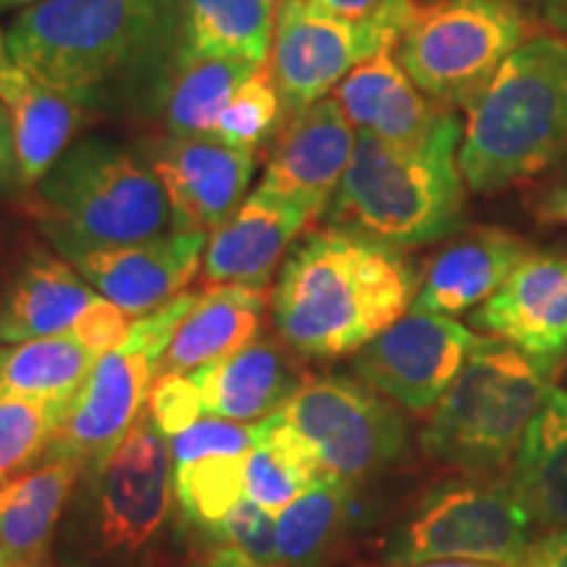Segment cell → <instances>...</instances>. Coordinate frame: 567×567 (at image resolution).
Returning a JSON list of instances; mask_svg holds the SVG:
<instances>
[{
	"label": "cell",
	"instance_id": "7",
	"mask_svg": "<svg viewBox=\"0 0 567 567\" xmlns=\"http://www.w3.org/2000/svg\"><path fill=\"white\" fill-rule=\"evenodd\" d=\"M534 32L513 0H434L417 6L394 55L425 97L467 111Z\"/></svg>",
	"mask_w": 567,
	"mask_h": 567
},
{
	"label": "cell",
	"instance_id": "1",
	"mask_svg": "<svg viewBox=\"0 0 567 567\" xmlns=\"http://www.w3.org/2000/svg\"><path fill=\"white\" fill-rule=\"evenodd\" d=\"M187 0H38L6 30L17 61L82 109L174 66Z\"/></svg>",
	"mask_w": 567,
	"mask_h": 567
},
{
	"label": "cell",
	"instance_id": "33",
	"mask_svg": "<svg viewBox=\"0 0 567 567\" xmlns=\"http://www.w3.org/2000/svg\"><path fill=\"white\" fill-rule=\"evenodd\" d=\"M247 455H208L174 467V499L197 528L221 523L245 496Z\"/></svg>",
	"mask_w": 567,
	"mask_h": 567
},
{
	"label": "cell",
	"instance_id": "36",
	"mask_svg": "<svg viewBox=\"0 0 567 567\" xmlns=\"http://www.w3.org/2000/svg\"><path fill=\"white\" fill-rule=\"evenodd\" d=\"M172 442V463L182 467L208 455H247L258 442V423H237L208 415L176 434Z\"/></svg>",
	"mask_w": 567,
	"mask_h": 567
},
{
	"label": "cell",
	"instance_id": "43",
	"mask_svg": "<svg viewBox=\"0 0 567 567\" xmlns=\"http://www.w3.org/2000/svg\"><path fill=\"white\" fill-rule=\"evenodd\" d=\"M193 567H264L258 563H252L250 557L237 551L234 547H226V544H216L208 551H203V557L197 559Z\"/></svg>",
	"mask_w": 567,
	"mask_h": 567
},
{
	"label": "cell",
	"instance_id": "20",
	"mask_svg": "<svg viewBox=\"0 0 567 567\" xmlns=\"http://www.w3.org/2000/svg\"><path fill=\"white\" fill-rule=\"evenodd\" d=\"M530 252L520 234L502 226H473L436 252L410 310L446 318L476 310Z\"/></svg>",
	"mask_w": 567,
	"mask_h": 567
},
{
	"label": "cell",
	"instance_id": "21",
	"mask_svg": "<svg viewBox=\"0 0 567 567\" xmlns=\"http://www.w3.org/2000/svg\"><path fill=\"white\" fill-rule=\"evenodd\" d=\"M0 105L9 116L19 179L38 184L80 132L84 109L9 51L0 30Z\"/></svg>",
	"mask_w": 567,
	"mask_h": 567
},
{
	"label": "cell",
	"instance_id": "47",
	"mask_svg": "<svg viewBox=\"0 0 567 567\" xmlns=\"http://www.w3.org/2000/svg\"><path fill=\"white\" fill-rule=\"evenodd\" d=\"M0 567H13V563H11L9 557H6L3 549H0Z\"/></svg>",
	"mask_w": 567,
	"mask_h": 567
},
{
	"label": "cell",
	"instance_id": "42",
	"mask_svg": "<svg viewBox=\"0 0 567 567\" xmlns=\"http://www.w3.org/2000/svg\"><path fill=\"white\" fill-rule=\"evenodd\" d=\"M17 179H19L17 147H13V134H11L9 116H6L3 105H0V187H6V184H11Z\"/></svg>",
	"mask_w": 567,
	"mask_h": 567
},
{
	"label": "cell",
	"instance_id": "44",
	"mask_svg": "<svg viewBox=\"0 0 567 567\" xmlns=\"http://www.w3.org/2000/svg\"><path fill=\"white\" fill-rule=\"evenodd\" d=\"M394 567H502L488 563H460V559H446V563H413V565H394Z\"/></svg>",
	"mask_w": 567,
	"mask_h": 567
},
{
	"label": "cell",
	"instance_id": "28",
	"mask_svg": "<svg viewBox=\"0 0 567 567\" xmlns=\"http://www.w3.org/2000/svg\"><path fill=\"white\" fill-rule=\"evenodd\" d=\"M260 66L247 61L200 59L184 51L168 69L163 113L172 137H213L218 116L234 90Z\"/></svg>",
	"mask_w": 567,
	"mask_h": 567
},
{
	"label": "cell",
	"instance_id": "26",
	"mask_svg": "<svg viewBox=\"0 0 567 567\" xmlns=\"http://www.w3.org/2000/svg\"><path fill=\"white\" fill-rule=\"evenodd\" d=\"M82 467L71 460H45L0 486V549L13 563H45Z\"/></svg>",
	"mask_w": 567,
	"mask_h": 567
},
{
	"label": "cell",
	"instance_id": "32",
	"mask_svg": "<svg viewBox=\"0 0 567 567\" xmlns=\"http://www.w3.org/2000/svg\"><path fill=\"white\" fill-rule=\"evenodd\" d=\"M69 402L0 396V486L48 457Z\"/></svg>",
	"mask_w": 567,
	"mask_h": 567
},
{
	"label": "cell",
	"instance_id": "38",
	"mask_svg": "<svg viewBox=\"0 0 567 567\" xmlns=\"http://www.w3.org/2000/svg\"><path fill=\"white\" fill-rule=\"evenodd\" d=\"M310 3L347 21H371V24L392 27L402 38L421 0H310Z\"/></svg>",
	"mask_w": 567,
	"mask_h": 567
},
{
	"label": "cell",
	"instance_id": "37",
	"mask_svg": "<svg viewBox=\"0 0 567 567\" xmlns=\"http://www.w3.org/2000/svg\"><path fill=\"white\" fill-rule=\"evenodd\" d=\"M147 413L155 421V425L174 439L189 425L203 417V396L197 389L195 379L189 373H168L158 375L155 384L147 394Z\"/></svg>",
	"mask_w": 567,
	"mask_h": 567
},
{
	"label": "cell",
	"instance_id": "22",
	"mask_svg": "<svg viewBox=\"0 0 567 567\" xmlns=\"http://www.w3.org/2000/svg\"><path fill=\"white\" fill-rule=\"evenodd\" d=\"M331 97L354 130L394 145H417L450 113L415 87L394 51H384L354 66Z\"/></svg>",
	"mask_w": 567,
	"mask_h": 567
},
{
	"label": "cell",
	"instance_id": "9",
	"mask_svg": "<svg viewBox=\"0 0 567 567\" xmlns=\"http://www.w3.org/2000/svg\"><path fill=\"white\" fill-rule=\"evenodd\" d=\"M80 526L95 557L132 559L161 534L174 505L172 442L142 410L101 463L84 467Z\"/></svg>",
	"mask_w": 567,
	"mask_h": 567
},
{
	"label": "cell",
	"instance_id": "48",
	"mask_svg": "<svg viewBox=\"0 0 567 567\" xmlns=\"http://www.w3.org/2000/svg\"><path fill=\"white\" fill-rule=\"evenodd\" d=\"M563 375L567 379V354H565V363H563Z\"/></svg>",
	"mask_w": 567,
	"mask_h": 567
},
{
	"label": "cell",
	"instance_id": "18",
	"mask_svg": "<svg viewBox=\"0 0 567 567\" xmlns=\"http://www.w3.org/2000/svg\"><path fill=\"white\" fill-rule=\"evenodd\" d=\"M358 145V130L334 97L289 113L276 137L258 187L326 216Z\"/></svg>",
	"mask_w": 567,
	"mask_h": 567
},
{
	"label": "cell",
	"instance_id": "41",
	"mask_svg": "<svg viewBox=\"0 0 567 567\" xmlns=\"http://www.w3.org/2000/svg\"><path fill=\"white\" fill-rule=\"evenodd\" d=\"M530 210L536 213V218L542 224L567 226V184H557V187L538 195Z\"/></svg>",
	"mask_w": 567,
	"mask_h": 567
},
{
	"label": "cell",
	"instance_id": "23",
	"mask_svg": "<svg viewBox=\"0 0 567 567\" xmlns=\"http://www.w3.org/2000/svg\"><path fill=\"white\" fill-rule=\"evenodd\" d=\"M203 396L205 415L260 423L287 405L302 375L276 339L258 337L243 350L189 373Z\"/></svg>",
	"mask_w": 567,
	"mask_h": 567
},
{
	"label": "cell",
	"instance_id": "49",
	"mask_svg": "<svg viewBox=\"0 0 567 567\" xmlns=\"http://www.w3.org/2000/svg\"><path fill=\"white\" fill-rule=\"evenodd\" d=\"M421 3H434V0H421Z\"/></svg>",
	"mask_w": 567,
	"mask_h": 567
},
{
	"label": "cell",
	"instance_id": "45",
	"mask_svg": "<svg viewBox=\"0 0 567 567\" xmlns=\"http://www.w3.org/2000/svg\"><path fill=\"white\" fill-rule=\"evenodd\" d=\"M30 3H38V0H0V11L13 9V6H30Z\"/></svg>",
	"mask_w": 567,
	"mask_h": 567
},
{
	"label": "cell",
	"instance_id": "35",
	"mask_svg": "<svg viewBox=\"0 0 567 567\" xmlns=\"http://www.w3.org/2000/svg\"><path fill=\"white\" fill-rule=\"evenodd\" d=\"M216 544H226L264 567H279V551H276V515L268 513L252 499H243L234 505L221 523L203 528Z\"/></svg>",
	"mask_w": 567,
	"mask_h": 567
},
{
	"label": "cell",
	"instance_id": "5",
	"mask_svg": "<svg viewBox=\"0 0 567 567\" xmlns=\"http://www.w3.org/2000/svg\"><path fill=\"white\" fill-rule=\"evenodd\" d=\"M551 389L555 375L528 354L502 339L481 337L423 425V452L460 476H499L513 465L517 446Z\"/></svg>",
	"mask_w": 567,
	"mask_h": 567
},
{
	"label": "cell",
	"instance_id": "27",
	"mask_svg": "<svg viewBox=\"0 0 567 567\" xmlns=\"http://www.w3.org/2000/svg\"><path fill=\"white\" fill-rule=\"evenodd\" d=\"M279 0H187L184 51L200 59L266 66L271 55Z\"/></svg>",
	"mask_w": 567,
	"mask_h": 567
},
{
	"label": "cell",
	"instance_id": "25",
	"mask_svg": "<svg viewBox=\"0 0 567 567\" xmlns=\"http://www.w3.org/2000/svg\"><path fill=\"white\" fill-rule=\"evenodd\" d=\"M507 481L536 528H567V389H551L530 421Z\"/></svg>",
	"mask_w": 567,
	"mask_h": 567
},
{
	"label": "cell",
	"instance_id": "29",
	"mask_svg": "<svg viewBox=\"0 0 567 567\" xmlns=\"http://www.w3.org/2000/svg\"><path fill=\"white\" fill-rule=\"evenodd\" d=\"M101 354L71 337L0 347V396L71 402Z\"/></svg>",
	"mask_w": 567,
	"mask_h": 567
},
{
	"label": "cell",
	"instance_id": "2",
	"mask_svg": "<svg viewBox=\"0 0 567 567\" xmlns=\"http://www.w3.org/2000/svg\"><path fill=\"white\" fill-rule=\"evenodd\" d=\"M421 274L394 247L321 229L284 258L271 292L279 339L308 358H342L413 308Z\"/></svg>",
	"mask_w": 567,
	"mask_h": 567
},
{
	"label": "cell",
	"instance_id": "30",
	"mask_svg": "<svg viewBox=\"0 0 567 567\" xmlns=\"http://www.w3.org/2000/svg\"><path fill=\"white\" fill-rule=\"evenodd\" d=\"M354 486L334 476H318L292 505L276 515L279 567H316L350 526Z\"/></svg>",
	"mask_w": 567,
	"mask_h": 567
},
{
	"label": "cell",
	"instance_id": "31",
	"mask_svg": "<svg viewBox=\"0 0 567 567\" xmlns=\"http://www.w3.org/2000/svg\"><path fill=\"white\" fill-rule=\"evenodd\" d=\"M321 476L318 465L287 423L268 415L258 423V442L247 452L245 496L279 515Z\"/></svg>",
	"mask_w": 567,
	"mask_h": 567
},
{
	"label": "cell",
	"instance_id": "13",
	"mask_svg": "<svg viewBox=\"0 0 567 567\" xmlns=\"http://www.w3.org/2000/svg\"><path fill=\"white\" fill-rule=\"evenodd\" d=\"M478 339L455 318L408 310L354 352L352 371L394 405L423 415L439 405Z\"/></svg>",
	"mask_w": 567,
	"mask_h": 567
},
{
	"label": "cell",
	"instance_id": "8",
	"mask_svg": "<svg viewBox=\"0 0 567 567\" xmlns=\"http://www.w3.org/2000/svg\"><path fill=\"white\" fill-rule=\"evenodd\" d=\"M195 297L182 292L153 313L134 318L122 342L95 360L80 392L71 396L45 460H71L84 471L116 450L145 410L163 354Z\"/></svg>",
	"mask_w": 567,
	"mask_h": 567
},
{
	"label": "cell",
	"instance_id": "34",
	"mask_svg": "<svg viewBox=\"0 0 567 567\" xmlns=\"http://www.w3.org/2000/svg\"><path fill=\"white\" fill-rule=\"evenodd\" d=\"M284 103L279 90L274 87L271 74L260 66L250 80L234 90L229 103L218 116L213 137L239 151H258L260 142L271 134L281 122Z\"/></svg>",
	"mask_w": 567,
	"mask_h": 567
},
{
	"label": "cell",
	"instance_id": "15",
	"mask_svg": "<svg viewBox=\"0 0 567 567\" xmlns=\"http://www.w3.org/2000/svg\"><path fill=\"white\" fill-rule=\"evenodd\" d=\"M471 323L513 344L557 379L567 354V252H530L473 310Z\"/></svg>",
	"mask_w": 567,
	"mask_h": 567
},
{
	"label": "cell",
	"instance_id": "6",
	"mask_svg": "<svg viewBox=\"0 0 567 567\" xmlns=\"http://www.w3.org/2000/svg\"><path fill=\"white\" fill-rule=\"evenodd\" d=\"M38 189L45 234L66 260L172 229V205L151 161L113 140L87 137L69 145Z\"/></svg>",
	"mask_w": 567,
	"mask_h": 567
},
{
	"label": "cell",
	"instance_id": "10",
	"mask_svg": "<svg viewBox=\"0 0 567 567\" xmlns=\"http://www.w3.org/2000/svg\"><path fill=\"white\" fill-rule=\"evenodd\" d=\"M463 478L417 502L389 542V563H520L534 542V523L507 476Z\"/></svg>",
	"mask_w": 567,
	"mask_h": 567
},
{
	"label": "cell",
	"instance_id": "16",
	"mask_svg": "<svg viewBox=\"0 0 567 567\" xmlns=\"http://www.w3.org/2000/svg\"><path fill=\"white\" fill-rule=\"evenodd\" d=\"M205 247V231L168 229L145 243L82 252L69 264L126 318H142L184 292L200 271Z\"/></svg>",
	"mask_w": 567,
	"mask_h": 567
},
{
	"label": "cell",
	"instance_id": "40",
	"mask_svg": "<svg viewBox=\"0 0 567 567\" xmlns=\"http://www.w3.org/2000/svg\"><path fill=\"white\" fill-rule=\"evenodd\" d=\"M538 30H549L567 38V0H513Z\"/></svg>",
	"mask_w": 567,
	"mask_h": 567
},
{
	"label": "cell",
	"instance_id": "46",
	"mask_svg": "<svg viewBox=\"0 0 567 567\" xmlns=\"http://www.w3.org/2000/svg\"><path fill=\"white\" fill-rule=\"evenodd\" d=\"M13 567H55V565L51 563V559H45V563H13Z\"/></svg>",
	"mask_w": 567,
	"mask_h": 567
},
{
	"label": "cell",
	"instance_id": "3",
	"mask_svg": "<svg viewBox=\"0 0 567 567\" xmlns=\"http://www.w3.org/2000/svg\"><path fill=\"white\" fill-rule=\"evenodd\" d=\"M463 124L450 111L417 145L358 132V145L326 221L368 243L410 250L463 229L467 184L460 172Z\"/></svg>",
	"mask_w": 567,
	"mask_h": 567
},
{
	"label": "cell",
	"instance_id": "39",
	"mask_svg": "<svg viewBox=\"0 0 567 567\" xmlns=\"http://www.w3.org/2000/svg\"><path fill=\"white\" fill-rule=\"evenodd\" d=\"M515 567H567V528L549 530L547 536L534 538Z\"/></svg>",
	"mask_w": 567,
	"mask_h": 567
},
{
	"label": "cell",
	"instance_id": "17",
	"mask_svg": "<svg viewBox=\"0 0 567 567\" xmlns=\"http://www.w3.org/2000/svg\"><path fill=\"white\" fill-rule=\"evenodd\" d=\"M255 163L252 151L216 137H168L151 166L172 205V229H218L247 197Z\"/></svg>",
	"mask_w": 567,
	"mask_h": 567
},
{
	"label": "cell",
	"instance_id": "50",
	"mask_svg": "<svg viewBox=\"0 0 567 567\" xmlns=\"http://www.w3.org/2000/svg\"><path fill=\"white\" fill-rule=\"evenodd\" d=\"M279 3H284V0H279Z\"/></svg>",
	"mask_w": 567,
	"mask_h": 567
},
{
	"label": "cell",
	"instance_id": "12",
	"mask_svg": "<svg viewBox=\"0 0 567 567\" xmlns=\"http://www.w3.org/2000/svg\"><path fill=\"white\" fill-rule=\"evenodd\" d=\"M400 32L371 21H347L310 0H284L266 69L279 90L284 111L308 109L373 55L394 51Z\"/></svg>",
	"mask_w": 567,
	"mask_h": 567
},
{
	"label": "cell",
	"instance_id": "11",
	"mask_svg": "<svg viewBox=\"0 0 567 567\" xmlns=\"http://www.w3.org/2000/svg\"><path fill=\"white\" fill-rule=\"evenodd\" d=\"M274 415L308 446L318 473L352 486L386 471L408 446V423L400 410L350 375L305 379Z\"/></svg>",
	"mask_w": 567,
	"mask_h": 567
},
{
	"label": "cell",
	"instance_id": "14",
	"mask_svg": "<svg viewBox=\"0 0 567 567\" xmlns=\"http://www.w3.org/2000/svg\"><path fill=\"white\" fill-rule=\"evenodd\" d=\"M130 323L69 260L40 252L27 260L0 308V344L71 337L103 354L122 342Z\"/></svg>",
	"mask_w": 567,
	"mask_h": 567
},
{
	"label": "cell",
	"instance_id": "19",
	"mask_svg": "<svg viewBox=\"0 0 567 567\" xmlns=\"http://www.w3.org/2000/svg\"><path fill=\"white\" fill-rule=\"evenodd\" d=\"M316 221V213L258 187L245 197L218 229L210 231L203 258L205 287L245 284L260 287L281 268L284 255L302 229Z\"/></svg>",
	"mask_w": 567,
	"mask_h": 567
},
{
	"label": "cell",
	"instance_id": "4",
	"mask_svg": "<svg viewBox=\"0 0 567 567\" xmlns=\"http://www.w3.org/2000/svg\"><path fill=\"white\" fill-rule=\"evenodd\" d=\"M567 155V38L538 30L467 109L460 172L473 195H499Z\"/></svg>",
	"mask_w": 567,
	"mask_h": 567
},
{
	"label": "cell",
	"instance_id": "24",
	"mask_svg": "<svg viewBox=\"0 0 567 567\" xmlns=\"http://www.w3.org/2000/svg\"><path fill=\"white\" fill-rule=\"evenodd\" d=\"M266 289L245 284H210L176 326L158 375L193 373L243 350L260 337Z\"/></svg>",
	"mask_w": 567,
	"mask_h": 567
}]
</instances>
